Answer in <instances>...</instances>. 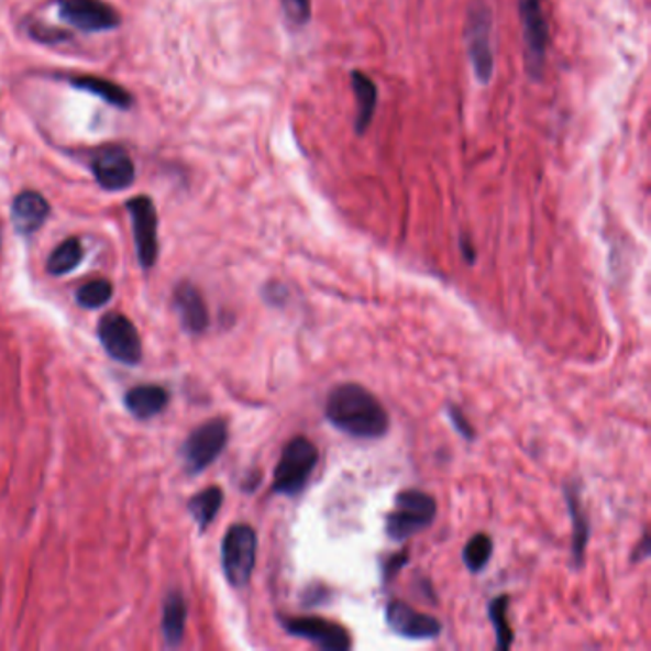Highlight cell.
I'll return each instance as SVG.
<instances>
[{"label":"cell","mask_w":651,"mask_h":651,"mask_svg":"<svg viewBox=\"0 0 651 651\" xmlns=\"http://www.w3.org/2000/svg\"><path fill=\"white\" fill-rule=\"evenodd\" d=\"M508 602H510V598H508L507 594H500L497 598H493L492 604H489V619H492L499 650H508L515 642V632L507 622Z\"/></svg>","instance_id":"603a6c76"},{"label":"cell","mask_w":651,"mask_h":651,"mask_svg":"<svg viewBox=\"0 0 651 651\" xmlns=\"http://www.w3.org/2000/svg\"><path fill=\"white\" fill-rule=\"evenodd\" d=\"M58 12L64 22L87 33L115 30L121 23L115 8L102 0H59Z\"/></svg>","instance_id":"8fae6325"},{"label":"cell","mask_w":651,"mask_h":651,"mask_svg":"<svg viewBox=\"0 0 651 651\" xmlns=\"http://www.w3.org/2000/svg\"><path fill=\"white\" fill-rule=\"evenodd\" d=\"M48 214L51 205L36 191H22L12 203V224L22 235H33L41 230Z\"/></svg>","instance_id":"9a60e30c"},{"label":"cell","mask_w":651,"mask_h":651,"mask_svg":"<svg viewBox=\"0 0 651 651\" xmlns=\"http://www.w3.org/2000/svg\"><path fill=\"white\" fill-rule=\"evenodd\" d=\"M174 310L188 333L201 334L209 327V308L191 283H180L173 295Z\"/></svg>","instance_id":"5bb4252c"},{"label":"cell","mask_w":651,"mask_h":651,"mask_svg":"<svg viewBox=\"0 0 651 651\" xmlns=\"http://www.w3.org/2000/svg\"><path fill=\"white\" fill-rule=\"evenodd\" d=\"M638 547H640V554H635V562H640L642 558L650 556V536H648V531L642 537V543L638 544Z\"/></svg>","instance_id":"f546056e"},{"label":"cell","mask_w":651,"mask_h":651,"mask_svg":"<svg viewBox=\"0 0 651 651\" xmlns=\"http://www.w3.org/2000/svg\"><path fill=\"white\" fill-rule=\"evenodd\" d=\"M111 297H113V285L106 282V279L87 283L77 290V302L87 310L102 308V306L108 305Z\"/></svg>","instance_id":"d4e9b609"},{"label":"cell","mask_w":651,"mask_h":651,"mask_svg":"<svg viewBox=\"0 0 651 651\" xmlns=\"http://www.w3.org/2000/svg\"><path fill=\"white\" fill-rule=\"evenodd\" d=\"M126 409L140 420L153 419L155 415L165 411L168 406V394L165 388L155 384H144L132 388L124 398Z\"/></svg>","instance_id":"2e32d148"},{"label":"cell","mask_w":651,"mask_h":651,"mask_svg":"<svg viewBox=\"0 0 651 651\" xmlns=\"http://www.w3.org/2000/svg\"><path fill=\"white\" fill-rule=\"evenodd\" d=\"M256 552H258V537L251 526L235 523L228 529L222 541V567L230 585L241 588L251 581L254 565H256Z\"/></svg>","instance_id":"5b68a950"},{"label":"cell","mask_w":651,"mask_h":651,"mask_svg":"<svg viewBox=\"0 0 651 651\" xmlns=\"http://www.w3.org/2000/svg\"><path fill=\"white\" fill-rule=\"evenodd\" d=\"M283 629L293 637L308 640L325 651H347L352 637L342 625L323 617H282Z\"/></svg>","instance_id":"30bf717a"},{"label":"cell","mask_w":651,"mask_h":651,"mask_svg":"<svg viewBox=\"0 0 651 651\" xmlns=\"http://www.w3.org/2000/svg\"><path fill=\"white\" fill-rule=\"evenodd\" d=\"M407 562H409V552H407V550H404V552H399V554H394V556L388 558V560L384 562V580H390V577H394V575H396V573H398L399 570H401V567H404V565L407 564Z\"/></svg>","instance_id":"83f0119b"},{"label":"cell","mask_w":651,"mask_h":651,"mask_svg":"<svg viewBox=\"0 0 651 651\" xmlns=\"http://www.w3.org/2000/svg\"><path fill=\"white\" fill-rule=\"evenodd\" d=\"M318 448L305 438L297 435L283 448L282 459L275 466L274 485L272 489L277 495L297 497L305 492L306 484L310 482L311 474L318 466Z\"/></svg>","instance_id":"3957f363"},{"label":"cell","mask_w":651,"mask_h":651,"mask_svg":"<svg viewBox=\"0 0 651 651\" xmlns=\"http://www.w3.org/2000/svg\"><path fill=\"white\" fill-rule=\"evenodd\" d=\"M438 515L432 495L419 489H406L396 495L390 515L386 516V536L394 543H404L420 531L430 528Z\"/></svg>","instance_id":"7a4b0ae2"},{"label":"cell","mask_w":651,"mask_h":651,"mask_svg":"<svg viewBox=\"0 0 651 651\" xmlns=\"http://www.w3.org/2000/svg\"><path fill=\"white\" fill-rule=\"evenodd\" d=\"M228 422L224 419H212L196 428L181 448L184 466L189 474H199L222 455L228 445Z\"/></svg>","instance_id":"8992f818"},{"label":"cell","mask_w":651,"mask_h":651,"mask_svg":"<svg viewBox=\"0 0 651 651\" xmlns=\"http://www.w3.org/2000/svg\"><path fill=\"white\" fill-rule=\"evenodd\" d=\"M325 417L331 427L357 440H378L390 430V417L362 384L336 386L327 396Z\"/></svg>","instance_id":"6da1fadb"},{"label":"cell","mask_w":651,"mask_h":651,"mask_svg":"<svg viewBox=\"0 0 651 651\" xmlns=\"http://www.w3.org/2000/svg\"><path fill=\"white\" fill-rule=\"evenodd\" d=\"M222 503H224V493L217 485L207 487L203 492L197 493V495L191 497L188 505L189 512L194 516V520L197 521V526H199L201 531L209 528L212 520L217 518Z\"/></svg>","instance_id":"44dd1931"},{"label":"cell","mask_w":651,"mask_h":651,"mask_svg":"<svg viewBox=\"0 0 651 651\" xmlns=\"http://www.w3.org/2000/svg\"><path fill=\"white\" fill-rule=\"evenodd\" d=\"M188 608L180 593H168L163 608V635L168 646H180L186 630Z\"/></svg>","instance_id":"ffe728a7"},{"label":"cell","mask_w":651,"mask_h":651,"mask_svg":"<svg viewBox=\"0 0 651 651\" xmlns=\"http://www.w3.org/2000/svg\"><path fill=\"white\" fill-rule=\"evenodd\" d=\"M264 297L268 302H277V305H283V300L287 298V289L283 287L282 283H272V285H266V290H264Z\"/></svg>","instance_id":"f1b7e54d"},{"label":"cell","mask_w":651,"mask_h":651,"mask_svg":"<svg viewBox=\"0 0 651 651\" xmlns=\"http://www.w3.org/2000/svg\"><path fill=\"white\" fill-rule=\"evenodd\" d=\"M461 249H463L464 258H466V262H471L472 264L474 258H476V253H474V249H472L471 240L463 238V240H461Z\"/></svg>","instance_id":"4dcf8cb0"},{"label":"cell","mask_w":651,"mask_h":651,"mask_svg":"<svg viewBox=\"0 0 651 651\" xmlns=\"http://www.w3.org/2000/svg\"><path fill=\"white\" fill-rule=\"evenodd\" d=\"M82 254L85 251H82L80 241L77 238H69L52 251L48 262H46V269L51 275L69 274L79 266Z\"/></svg>","instance_id":"7402d4cb"},{"label":"cell","mask_w":651,"mask_h":651,"mask_svg":"<svg viewBox=\"0 0 651 651\" xmlns=\"http://www.w3.org/2000/svg\"><path fill=\"white\" fill-rule=\"evenodd\" d=\"M493 554L492 537L487 533H476L468 543L464 544L463 560L464 565L471 573L484 572Z\"/></svg>","instance_id":"cb8c5ba5"},{"label":"cell","mask_w":651,"mask_h":651,"mask_svg":"<svg viewBox=\"0 0 651 651\" xmlns=\"http://www.w3.org/2000/svg\"><path fill=\"white\" fill-rule=\"evenodd\" d=\"M283 10L293 25H305L310 22L311 0H282Z\"/></svg>","instance_id":"484cf974"},{"label":"cell","mask_w":651,"mask_h":651,"mask_svg":"<svg viewBox=\"0 0 651 651\" xmlns=\"http://www.w3.org/2000/svg\"><path fill=\"white\" fill-rule=\"evenodd\" d=\"M386 622L398 637L409 640H434L442 635V622L401 600L386 606Z\"/></svg>","instance_id":"7c38bea8"},{"label":"cell","mask_w":651,"mask_h":651,"mask_svg":"<svg viewBox=\"0 0 651 651\" xmlns=\"http://www.w3.org/2000/svg\"><path fill=\"white\" fill-rule=\"evenodd\" d=\"M98 336L115 362L136 365L142 360V342L136 327L123 313H108L98 323Z\"/></svg>","instance_id":"9c48e42d"},{"label":"cell","mask_w":651,"mask_h":651,"mask_svg":"<svg viewBox=\"0 0 651 651\" xmlns=\"http://www.w3.org/2000/svg\"><path fill=\"white\" fill-rule=\"evenodd\" d=\"M521 27L526 44V66L533 79H541L549 46V22L543 0H520Z\"/></svg>","instance_id":"52a82bcc"},{"label":"cell","mask_w":651,"mask_h":651,"mask_svg":"<svg viewBox=\"0 0 651 651\" xmlns=\"http://www.w3.org/2000/svg\"><path fill=\"white\" fill-rule=\"evenodd\" d=\"M92 173H95L96 181L108 191L131 188L132 181L136 178L131 155L124 152L123 147H117V145L106 147L96 155L92 161Z\"/></svg>","instance_id":"4fadbf2b"},{"label":"cell","mask_w":651,"mask_h":651,"mask_svg":"<svg viewBox=\"0 0 651 651\" xmlns=\"http://www.w3.org/2000/svg\"><path fill=\"white\" fill-rule=\"evenodd\" d=\"M71 87L85 90L88 95L98 96L103 102L119 109H129L132 106L131 92L111 80L100 79V77H77L71 80Z\"/></svg>","instance_id":"d6986e66"},{"label":"cell","mask_w":651,"mask_h":651,"mask_svg":"<svg viewBox=\"0 0 651 651\" xmlns=\"http://www.w3.org/2000/svg\"><path fill=\"white\" fill-rule=\"evenodd\" d=\"M126 210L131 214L137 261L142 264V268H153L159 256V238H157L159 220H157L155 205L150 197L137 196L132 197L126 203Z\"/></svg>","instance_id":"ba28073f"},{"label":"cell","mask_w":651,"mask_h":651,"mask_svg":"<svg viewBox=\"0 0 651 651\" xmlns=\"http://www.w3.org/2000/svg\"><path fill=\"white\" fill-rule=\"evenodd\" d=\"M352 88H354L355 106V132L363 134L369 129L371 121L377 109L378 90L377 85L362 71L352 73Z\"/></svg>","instance_id":"ac0fdd59"},{"label":"cell","mask_w":651,"mask_h":651,"mask_svg":"<svg viewBox=\"0 0 651 651\" xmlns=\"http://www.w3.org/2000/svg\"><path fill=\"white\" fill-rule=\"evenodd\" d=\"M448 417L451 420V424L455 428L459 434L463 435L464 440H474V428L471 427L468 419L464 417L463 411L456 406L448 407Z\"/></svg>","instance_id":"4316f807"},{"label":"cell","mask_w":651,"mask_h":651,"mask_svg":"<svg viewBox=\"0 0 651 651\" xmlns=\"http://www.w3.org/2000/svg\"><path fill=\"white\" fill-rule=\"evenodd\" d=\"M492 33V8L478 0L466 14V51L471 58L472 71L482 85H487L492 80L495 69Z\"/></svg>","instance_id":"277c9868"},{"label":"cell","mask_w":651,"mask_h":651,"mask_svg":"<svg viewBox=\"0 0 651 651\" xmlns=\"http://www.w3.org/2000/svg\"><path fill=\"white\" fill-rule=\"evenodd\" d=\"M564 493L573 523V565L580 567L583 560H585L586 543H588V537H591V526H588L585 510L581 507L580 485H565Z\"/></svg>","instance_id":"e0dca14e"}]
</instances>
